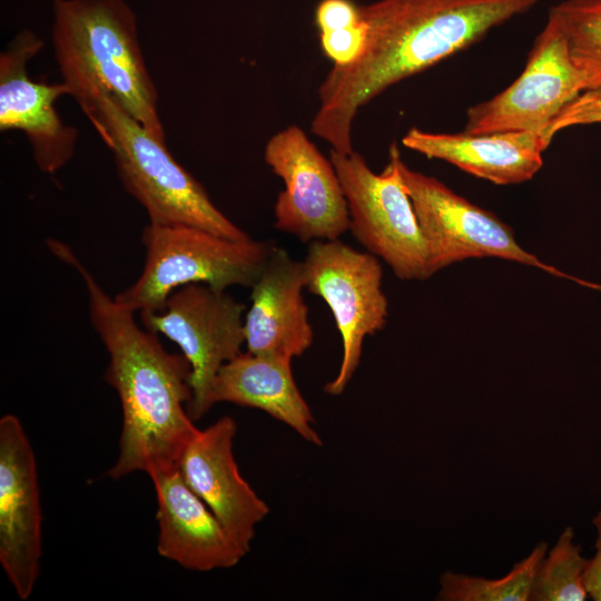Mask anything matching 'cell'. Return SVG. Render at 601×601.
Returning a JSON list of instances; mask_svg holds the SVG:
<instances>
[{"mask_svg": "<svg viewBox=\"0 0 601 601\" xmlns=\"http://www.w3.org/2000/svg\"><path fill=\"white\" fill-rule=\"evenodd\" d=\"M321 46L333 65L344 66L355 61L364 50L367 23L362 19L347 28L319 32Z\"/></svg>", "mask_w": 601, "mask_h": 601, "instance_id": "603a6c76", "label": "cell"}, {"mask_svg": "<svg viewBox=\"0 0 601 601\" xmlns=\"http://www.w3.org/2000/svg\"><path fill=\"white\" fill-rule=\"evenodd\" d=\"M584 90L564 33L548 16L522 73L503 91L469 108L463 132L543 131Z\"/></svg>", "mask_w": 601, "mask_h": 601, "instance_id": "8fae6325", "label": "cell"}, {"mask_svg": "<svg viewBox=\"0 0 601 601\" xmlns=\"http://www.w3.org/2000/svg\"><path fill=\"white\" fill-rule=\"evenodd\" d=\"M47 245L82 278L92 327L108 353L104 377L118 394L122 423L118 457L107 475L118 480L177 464L198 431L187 412L191 400L188 361L166 351L157 334L140 328L135 313L106 293L69 246L52 238Z\"/></svg>", "mask_w": 601, "mask_h": 601, "instance_id": "7a4b0ae2", "label": "cell"}, {"mask_svg": "<svg viewBox=\"0 0 601 601\" xmlns=\"http://www.w3.org/2000/svg\"><path fill=\"white\" fill-rule=\"evenodd\" d=\"M561 27L585 90L601 88V0H564L549 10Z\"/></svg>", "mask_w": 601, "mask_h": 601, "instance_id": "ffe728a7", "label": "cell"}, {"mask_svg": "<svg viewBox=\"0 0 601 601\" xmlns=\"http://www.w3.org/2000/svg\"><path fill=\"white\" fill-rule=\"evenodd\" d=\"M227 402L260 410L321 446L314 416L295 382L292 362L240 353L217 372L210 403Z\"/></svg>", "mask_w": 601, "mask_h": 601, "instance_id": "ac0fdd59", "label": "cell"}, {"mask_svg": "<svg viewBox=\"0 0 601 601\" xmlns=\"http://www.w3.org/2000/svg\"><path fill=\"white\" fill-rule=\"evenodd\" d=\"M588 559L574 542L572 526H566L541 561L530 601H584L589 598L584 572Z\"/></svg>", "mask_w": 601, "mask_h": 601, "instance_id": "44dd1931", "label": "cell"}, {"mask_svg": "<svg viewBox=\"0 0 601 601\" xmlns=\"http://www.w3.org/2000/svg\"><path fill=\"white\" fill-rule=\"evenodd\" d=\"M244 312V304L226 290L188 284L174 290L160 312L139 315L147 331L176 343L188 361L191 400L187 412L193 421L213 407L210 391L219 368L242 353Z\"/></svg>", "mask_w": 601, "mask_h": 601, "instance_id": "9c48e42d", "label": "cell"}, {"mask_svg": "<svg viewBox=\"0 0 601 601\" xmlns=\"http://www.w3.org/2000/svg\"><path fill=\"white\" fill-rule=\"evenodd\" d=\"M237 425L224 416L199 430L184 449L177 467L246 555L256 526L269 508L242 476L233 453Z\"/></svg>", "mask_w": 601, "mask_h": 601, "instance_id": "5bb4252c", "label": "cell"}, {"mask_svg": "<svg viewBox=\"0 0 601 601\" xmlns=\"http://www.w3.org/2000/svg\"><path fill=\"white\" fill-rule=\"evenodd\" d=\"M43 41L24 29L0 55V130L22 131L38 168L46 174L60 170L73 156L77 129L65 125L56 100L70 95L65 82L48 85L29 78L27 63Z\"/></svg>", "mask_w": 601, "mask_h": 601, "instance_id": "4fadbf2b", "label": "cell"}, {"mask_svg": "<svg viewBox=\"0 0 601 601\" xmlns=\"http://www.w3.org/2000/svg\"><path fill=\"white\" fill-rule=\"evenodd\" d=\"M398 168L427 244L432 275L467 258L495 257L536 267L601 292V285L540 260L516 242L510 226L444 183L411 169L401 157Z\"/></svg>", "mask_w": 601, "mask_h": 601, "instance_id": "52a82bcc", "label": "cell"}, {"mask_svg": "<svg viewBox=\"0 0 601 601\" xmlns=\"http://www.w3.org/2000/svg\"><path fill=\"white\" fill-rule=\"evenodd\" d=\"M159 526L157 552L189 571L238 564L244 552L205 502L187 485L177 464L150 470Z\"/></svg>", "mask_w": 601, "mask_h": 601, "instance_id": "9a60e30c", "label": "cell"}, {"mask_svg": "<svg viewBox=\"0 0 601 601\" xmlns=\"http://www.w3.org/2000/svg\"><path fill=\"white\" fill-rule=\"evenodd\" d=\"M539 0H380L359 6L367 23L363 52L333 65L317 89L312 132L333 150L353 149L358 110L394 83L467 48Z\"/></svg>", "mask_w": 601, "mask_h": 601, "instance_id": "6da1fadb", "label": "cell"}, {"mask_svg": "<svg viewBox=\"0 0 601 601\" xmlns=\"http://www.w3.org/2000/svg\"><path fill=\"white\" fill-rule=\"evenodd\" d=\"M264 160L284 181L274 205V226L300 242L334 240L349 229L347 201L338 175L298 126L267 141Z\"/></svg>", "mask_w": 601, "mask_h": 601, "instance_id": "30bf717a", "label": "cell"}, {"mask_svg": "<svg viewBox=\"0 0 601 601\" xmlns=\"http://www.w3.org/2000/svg\"><path fill=\"white\" fill-rule=\"evenodd\" d=\"M114 155L125 189L145 208L150 224L189 225L218 236L252 238L211 201L207 191L119 101L98 93L78 104Z\"/></svg>", "mask_w": 601, "mask_h": 601, "instance_id": "277c9868", "label": "cell"}, {"mask_svg": "<svg viewBox=\"0 0 601 601\" xmlns=\"http://www.w3.org/2000/svg\"><path fill=\"white\" fill-rule=\"evenodd\" d=\"M592 524L597 531L595 552L591 559H588L584 583L589 598L601 601V508L592 518Z\"/></svg>", "mask_w": 601, "mask_h": 601, "instance_id": "d4e9b609", "label": "cell"}, {"mask_svg": "<svg viewBox=\"0 0 601 601\" xmlns=\"http://www.w3.org/2000/svg\"><path fill=\"white\" fill-rule=\"evenodd\" d=\"M36 456L13 414L0 418V564L20 600L40 572L42 514Z\"/></svg>", "mask_w": 601, "mask_h": 601, "instance_id": "7c38bea8", "label": "cell"}, {"mask_svg": "<svg viewBox=\"0 0 601 601\" xmlns=\"http://www.w3.org/2000/svg\"><path fill=\"white\" fill-rule=\"evenodd\" d=\"M400 150L390 148V160L381 174L353 150L331 149L349 214V229L368 253L382 258L395 276L424 280L432 276L426 240L398 168Z\"/></svg>", "mask_w": 601, "mask_h": 601, "instance_id": "8992f818", "label": "cell"}, {"mask_svg": "<svg viewBox=\"0 0 601 601\" xmlns=\"http://www.w3.org/2000/svg\"><path fill=\"white\" fill-rule=\"evenodd\" d=\"M52 4L55 58L70 96L79 104L109 95L166 142L157 90L130 7L124 0H52Z\"/></svg>", "mask_w": 601, "mask_h": 601, "instance_id": "3957f363", "label": "cell"}, {"mask_svg": "<svg viewBox=\"0 0 601 601\" xmlns=\"http://www.w3.org/2000/svg\"><path fill=\"white\" fill-rule=\"evenodd\" d=\"M303 262L305 288L329 307L342 338V361L324 391L344 392L362 357L364 339L384 328L388 302L378 258L334 240L311 242Z\"/></svg>", "mask_w": 601, "mask_h": 601, "instance_id": "ba28073f", "label": "cell"}, {"mask_svg": "<svg viewBox=\"0 0 601 601\" xmlns=\"http://www.w3.org/2000/svg\"><path fill=\"white\" fill-rule=\"evenodd\" d=\"M593 124H601V88L582 91L561 109L543 132L552 141L563 129Z\"/></svg>", "mask_w": 601, "mask_h": 601, "instance_id": "7402d4cb", "label": "cell"}, {"mask_svg": "<svg viewBox=\"0 0 601 601\" xmlns=\"http://www.w3.org/2000/svg\"><path fill=\"white\" fill-rule=\"evenodd\" d=\"M402 144L427 158L447 161L496 185L520 184L543 166L551 141L543 131L436 134L411 128Z\"/></svg>", "mask_w": 601, "mask_h": 601, "instance_id": "e0dca14e", "label": "cell"}, {"mask_svg": "<svg viewBox=\"0 0 601 601\" xmlns=\"http://www.w3.org/2000/svg\"><path fill=\"white\" fill-rule=\"evenodd\" d=\"M362 19L359 6L352 0H322L315 11L319 32L351 27Z\"/></svg>", "mask_w": 601, "mask_h": 601, "instance_id": "cb8c5ba5", "label": "cell"}, {"mask_svg": "<svg viewBox=\"0 0 601 601\" xmlns=\"http://www.w3.org/2000/svg\"><path fill=\"white\" fill-rule=\"evenodd\" d=\"M145 264L139 278L114 298L132 313L160 312L169 295L188 284L226 290L252 287L274 244L235 240L189 225L148 224L141 234Z\"/></svg>", "mask_w": 601, "mask_h": 601, "instance_id": "5b68a950", "label": "cell"}, {"mask_svg": "<svg viewBox=\"0 0 601 601\" xmlns=\"http://www.w3.org/2000/svg\"><path fill=\"white\" fill-rule=\"evenodd\" d=\"M303 289V262L274 245L252 286V305L244 318L247 352L292 362L312 346L314 332Z\"/></svg>", "mask_w": 601, "mask_h": 601, "instance_id": "2e32d148", "label": "cell"}, {"mask_svg": "<svg viewBox=\"0 0 601 601\" xmlns=\"http://www.w3.org/2000/svg\"><path fill=\"white\" fill-rule=\"evenodd\" d=\"M548 552L539 542L528 556L499 579L445 571L440 578L436 600L441 601H530L536 570Z\"/></svg>", "mask_w": 601, "mask_h": 601, "instance_id": "d6986e66", "label": "cell"}]
</instances>
